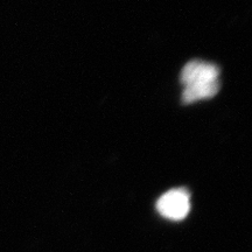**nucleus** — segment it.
<instances>
[{
	"mask_svg": "<svg viewBox=\"0 0 252 252\" xmlns=\"http://www.w3.org/2000/svg\"><path fill=\"white\" fill-rule=\"evenodd\" d=\"M157 209L168 220H184L190 210V195L184 188L171 189L158 200Z\"/></svg>",
	"mask_w": 252,
	"mask_h": 252,
	"instance_id": "f257e3e1",
	"label": "nucleus"
},
{
	"mask_svg": "<svg viewBox=\"0 0 252 252\" xmlns=\"http://www.w3.org/2000/svg\"><path fill=\"white\" fill-rule=\"evenodd\" d=\"M219 77L220 68L216 64L194 60V61L188 62L182 69L180 82L184 87L212 84L220 82Z\"/></svg>",
	"mask_w": 252,
	"mask_h": 252,
	"instance_id": "f03ea898",
	"label": "nucleus"
},
{
	"mask_svg": "<svg viewBox=\"0 0 252 252\" xmlns=\"http://www.w3.org/2000/svg\"><path fill=\"white\" fill-rule=\"evenodd\" d=\"M220 89V82L212 84H196V86L185 87L182 91L181 100L184 104H191L198 100L212 98L216 96Z\"/></svg>",
	"mask_w": 252,
	"mask_h": 252,
	"instance_id": "7ed1b4c3",
	"label": "nucleus"
}]
</instances>
